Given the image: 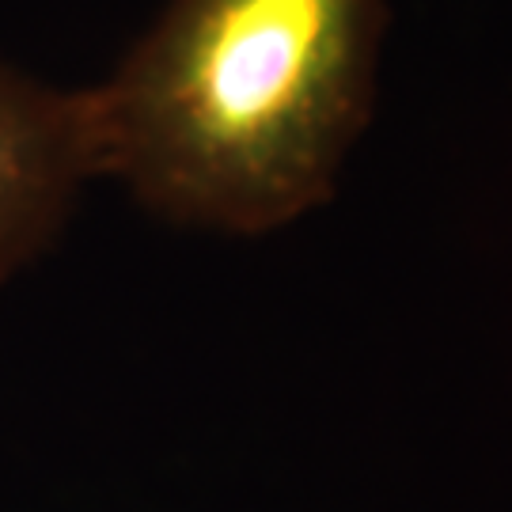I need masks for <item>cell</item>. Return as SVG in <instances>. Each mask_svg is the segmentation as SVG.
Returning <instances> with one entry per match:
<instances>
[{"mask_svg":"<svg viewBox=\"0 0 512 512\" xmlns=\"http://www.w3.org/2000/svg\"><path fill=\"white\" fill-rule=\"evenodd\" d=\"M384 35L387 0H171L84 92L95 175L198 232L308 217L372 118Z\"/></svg>","mask_w":512,"mask_h":512,"instance_id":"obj_1","label":"cell"},{"mask_svg":"<svg viewBox=\"0 0 512 512\" xmlns=\"http://www.w3.org/2000/svg\"><path fill=\"white\" fill-rule=\"evenodd\" d=\"M95 179L84 92L0 61V285L54 243Z\"/></svg>","mask_w":512,"mask_h":512,"instance_id":"obj_2","label":"cell"}]
</instances>
